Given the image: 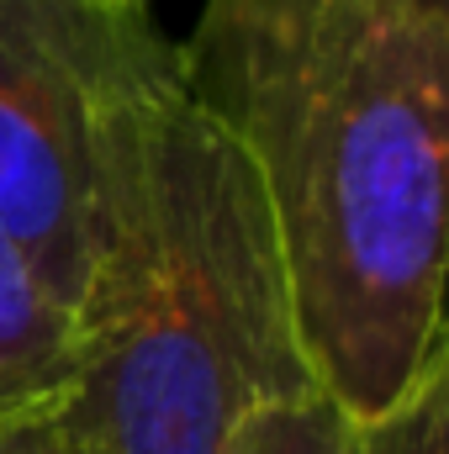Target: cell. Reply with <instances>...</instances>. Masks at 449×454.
<instances>
[{"instance_id":"obj_1","label":"cell","mask_w":449,"mask_h":454,"mask_svg":"<svg viewBox=\"0 0 449 454\" xmlns=\"http://www.w3.org/2000/svg\"><path fill=\"white\" fill-rule=\"evenodd\" d=\"M248 159L318 396L365 428L449 364V21L418 0H207L175 48Z\"/></svg>"},{"instance_id":"obj_2","label":"cell","mask_w":449,"mask_h":454,"mask_svg":"<svg viewBox=\"0 0 449 454\" xmlns=\"http://www.w3.org/2000/svg\"><path fill=\"white\" fill-rule=\"evenodd\" d=\"M75 454H223L312 396L259 180L180 74L143 0L116 16L96 96Z\"/></svg>"},{"instance_id":"obj_3","label":"cell","mask_w":449,"mask_h":454,"mask_svg":"<svg viewBox=\"0 0 449 454\" xmlns=\"http://www.w3.org/2000/svg\"><path fill=\"white\" fill-rule=\"evenodd\" d=\"M122 5L0 0V238L75 307L85 286L96 96Z\"/></svg>"},{"instance_id":"obj_4","label":"cell","mask_w":449,"mask_h":454,"mask_svg":"<svg viewBox=\"0 0 449 454\" xmlns=\"http://www.w3.org/2000/svg\"><path fill=\"white\" fill-rule=\"evenodd\" d=\"M80 380L75 307L37 275V264L0 238V428L53 412Z\"/></svg>"},{"instance_id":"obj_5","label":"cell","mask_w":449,"mask_h":454,"mask_svg":"<svg viewBox=\"0 0 449 454\" xmlns=\"http://www.w3.org/2000/svg\"><path fill=\"white\" fill-rule=\"evenodd\" d=\"M223 454H354V423L328 396H296L259 407Z\"/></svg>"},{"instance_id":"obj_6","label":"cell","mask_w":449,"mask_h":454,"mask_svg":"<svg viewBox=\"0 0 449 454\" xmlns=\"http://www.w3.org/2000/svg\"><path fill=\"white\" fill-rule=\"evenodd\" d=\"M354 454H449V364L423 375L402 407L354 428Z\"/></svg>"},{"instance_id":"obj_7","label":"cell","mask_w":449,"mask_h":454,"mask_svg":"<svg viewBox=\"0 0 449 454\" xmlns=\"http://www.w3.org/2000/svg\"><path fill=\"white\" fill-rule=\"evenodd\" d=\"M0 454H75V444H69L64 418H59V407H53V412L5 423V428H0Z\"/></svg>"},{"instance_id":"obj_8","label":"cell","mask_w":449,"mask_h":454,"mask_svg":"<svg viewBox=\"0 0 449 454\" xmlns=\"http://www.w3.org/2000/svg\"><path fill=\"white\" fill-rule=\"evenodd\" d=\"M418 5H423L429 16H445V21H449V0H418Z\"/></svg>"},{"instance_id":"obj_9","label":"cell","mask_w":449,"mask_h":454,"mask_svg":"<svg viewBox=\"0 0 449 454\" xmlns=\"http://www.w3.org/2000/svg\"><path fill=\"white\" fill-rule=\"evenodd\" d=\"M101 5H127V0H101Z\"/></svg>"}]
</instances>
